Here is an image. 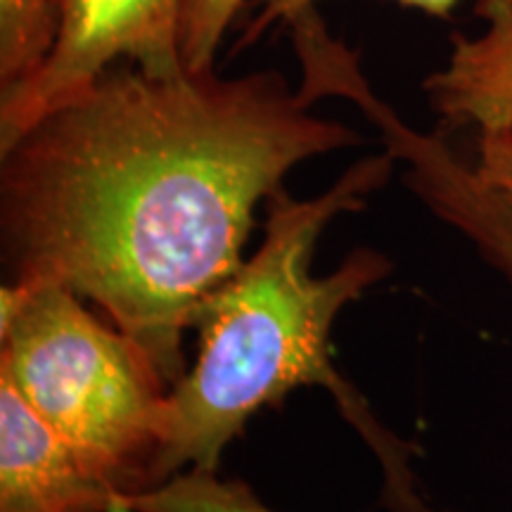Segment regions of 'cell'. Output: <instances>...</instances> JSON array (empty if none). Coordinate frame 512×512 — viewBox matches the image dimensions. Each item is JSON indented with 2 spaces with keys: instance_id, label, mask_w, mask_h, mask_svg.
Here are the masks:
<instances>
[{
  "instance_id": "obj_8",
  "label": "cell",
  "mask_w": 512,
  "mask_h": 512,
  "mask_svg": "<svg viewBox=\"0 0 512 512\" xmlns=\"http://www.w3.org/2000/svg\"><path fill=\"white\" fill-rule=\"evenodd\" d=\"M126 512H275L245 482L216 472H178L169 482L124 498Z\"/></svg>"
},
{
  "instance_id": "obj_10",
  "label": "cell",
  "mask_w": 512,
  "mask_h": 512,
  "mask_svg": "<svg viewBox=\"0 0 512 512\" xmlns=\"http://www.w3.org/2000/svg\"><path fill=\"white\" fill-rule=\"evenodd\" d=\"M249 0H183L181 12V57L185 69H211L219 50L242 19Z\"/></svg>"
},
{
  "instance_id": "obj_11",
  "label": "cell",
  "mask_w": 512,
  "mask_h": 512,
  "mask_svg": "<svg viewBox=\"0 0 512 512\" xmlns=\"http://www.w3.org/2000/svg\"><path fill=\"white\" fill-rule=\"evenodd\" d=\"M318 3L320 0H249L245 24H242V29L238 31V38H235L233 53L254 48L273 27H278V24H287V19L297 15L299 10L311 8V5H318ZM396 3H401L403 8L425 12V15L448 19L451 17V12L456 10L460 0H396Z\"/></svg>"
},
{
  "instance_id": "obj_4",
  "label": "cell",
  "mask_w": 512,
  "mask_h": 512,
  "mask_svg": "<svg viewBox=\"0 0 512 512\" xmlns=\"http://www.w3.org/2000/svg\"><path fill=\"white\" fill-rule=\"evenodd\" d=\"M53 50L31 79L0 91V147L112 64L155 74L183 69V0H55Z\"/></svg>"
},
{
  "instance_id": "obj_3",
  "label": "cell",
  "mask_w": 512,
  "mask_h": 512,
  "mask_svg": "<svg viewBox=\"0 0 512 512\" xmlns=\"http://www.w3.org/2000/svg\"><path fill=\"white\" fill-rule=\"evenodd\" d=\"M0 377L121 496L152 486L171 382L152 356L55 283L3 285Z\"/></svg>"
},
{
  "instance_id": "obj_2",
  "label": "cell",
  "mask_w": 512,
  "mask_h": 512,
  "mask_svg": "<svg viewBox=\"0 0 512 512\" xmlns=\"http://www.w3.org/2000/svg\"><path fill=\"white\" fill-rule=\"evenodd\" d=\"M389 150L358 159L323 195L294 200L285 185L266 200L264 240L254 256L202 306L200 354L166 399L162 444L150 489L185 467L216 472L226 446L254 413L297 387H323L373 448L392 512H432L415 489L413 444L392 434L330 358L335 318L392 273L375 249H356L335 273L311 275L313 249L337 216L366 209L396 169ZM147 489V491H150Z\"/></svg>"
},
{
  "instance_id": "obj_9",
  "label": "cell",
  "mask_w": 512,
  "mask_h": 512,
  "mask_svg": "<svg viewBox=\"0 0 512 512\" xmlns=\"http://www.w3.org/2000/svg\"><path fill=\"white\" fill-rule=\"evenodd\" d=\"M57 36L55 0H0V91L34 76Z\"/></svg>"
},
{
  "instance_id": "obj_12",
  "label": "cell",
  "mask_w": 512,
  "mask_h": 512,
  "mask_svg": "<svg viewBox=\"0 0 512 512\" xmlns=\"http://www.w3.org/2000/svg\"><path fill=\"white\" fill-rule=\"evenodd\" d=\"M477 174L512 200V136L508 131L479 133Z\"/></svg>"
},
{
  "instance_id": "obj_5",
  "label": "cell",
  "mask_w": 512,
  "mask_h": 512,
  "mask_svg": "<svg viewBox=\"0 0 512 512\" xmlns=\"http://www.w3.org/2000/svg\"><path fill=\"white\" fill-rule=\"evenodd\" d=\"M328 98L356 105L380 131L384 150L406 164L408 188L418 200L465 235L477 252L512 283V200L477 174L448 147L441 133H422L406 124L392 105L375 93L361 69V57L342 55L325 72Z\"/></svg>"
},
{
  "instance_id": "obj_1",
  "label": "cell",
  "mask_w": 512,
  "mask_h": 512,
  "mask_svg": "<svg viewBox=\"0 0 512 512\" xmlns=\"http://www.w3.org/2000/svg\"><path fill=\"white\" fill-rule=\"evenodd\" d=\"M283 72L112 64L0 147L5 285L100 306L171 387L183 335L245 264L254 211L309 159L363 136Z\"/></svg>"
},
{
  "instance_id": "obj_7",
  "label": "cell",
  "mask_w": 512,
  "mask_h": 512,
  "mask_svg": "<svg viewBox=\"0 0 512 512\" xmlns=\"http://www.w3.org/2000/svg\"><path fill=\"white\" fill-rule=\"evenodd\" d=\"M484 29L453 36L446 64L425 79V95L444 126H477L512 136V3L479 0Z\"/></svg>"
},
{
  "instance_id": "obj_6",
  "label": "cell",
  "mask_w": 512,
  "mask_h": 512,
  "mask_svg": "<svg viewBox=\"0 0 512 512\" xmlns=\"http://www.w3.org/2000/svg\"><path fill=\"white\" fill-rule=\"evenodd\" d=\"M0 512H126L124 496L0 377Z\"/></svg>"
}]
</instances>
